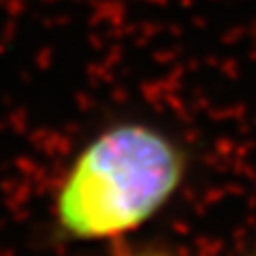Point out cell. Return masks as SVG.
Here are the masks:
<instances>
[{
	"label": "cell",
	"mask_w": 256,
	"mask_h": 256,
	"mask_svg": "<svg viewBox=\"0 0 256 256\" xmlns=\"http://www.w3.org/2000/svg\"><path fill=\"white\" fill-rule=\"evenodd\" d=\"M184 178V156L162 132L122 124L98 134L70 169L58 194L68 235L107 239L148 222Z\"/></svg>",
	"instance_id": "6da1fadb"
}]
</instances>
